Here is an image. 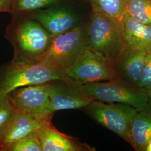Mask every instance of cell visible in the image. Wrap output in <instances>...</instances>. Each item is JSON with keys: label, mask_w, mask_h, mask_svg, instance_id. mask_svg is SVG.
I'll use <instances>...</instances> for the list:
<instances>
[{"label": "cell", "mask_w": 151, "mask_h": 151, "mask_svg": "<svg viewBox=\"0 0 151 151\" xmlns=\"http://www.w3.org/2000/svg\"><path fill=\"white\" fill-rule=\"evenodd\" d=\"M6 30L5 38L12 45L14 54L11 62L38 63L48 48L52 38L42 25L32 17L12 15Z\"/></svg>", "instance_id": "6da1fadb"}, {"label": "cell", "mask_w": 151, "mask_h": 151, "mask_svg": "<svg viewBox=\"0 0 151 151\" xmlns=\"http://www.w3.org/2000/svg\"><path fill=\"white\" fill-rule=\"evenodd\" d=\"M86 32L87 47L111 62L125 48L122 19L109 16L97 7L92 8Z\"/></svg>", "instance_id": "7a4b0ae2"}, {"label": "cell", "mask_w": 151, "mask_h": 151, "mask_svg": "<svg viewBox=\"0 0 151 151\" xmlns=\"http://www.w3.org/2000/svg\"><path fill=\"white\" fill-rule=\"evenodd\" d=\"M69 79L66 71L38 62L13 63L0 67V92L8 94L22 87Z\"/></svg>", "instance_id": "3957f363"}, {"label": "cell", "mask_w": 151, "mask_h": 151, "mask_svg": "<svg viewBox=\"0 0 151 151\" xmlns=\"http://www.w3.org/2000/svg\"><path fill=\"white\" fill-rule=\"evenodd\" d=\"M86 47V27L78 25L52 38L48 48L39 58L38 62L67 72Z\"/></svg>", "instance_id": "277c9868"}, {"label": "cell", "mask_w": 151, "mask_h": 151, "mask_svg": "<svg viewBox=\"0 0 151 151\" xmlns=\"http://www.w3.org/2000/svg\"><path fill=\"white\" fill-rule=\"evenodd\" d=\"M83 86L87 94L95 100L125 104L138 111L146 110L147 107V92L119 78L93 82Z\"/></svg>", "instance_id": "5b68a950"}, {"label": "cell", "mask_w": 151, "mask_h": 151, "mask_svg": "<svg viewBox=\"0 0 151 151\" xmlns=\"http://www.w3.org/2000/svg\"><path fill=\"white\" fill-rule=\"evenodd\" d=\"M84 109L99 124L129 143L130 123L138 111L135 108L125 104H106L93 100Z\"/></svg>", "instance_id": "8992f818"}, {"label": "cell", "mask_w": 151, "mask_h": 151, "mask_svg": "<svg viewBox=\"0 0 151 151\" xmlns=\"http://www.w3.org/2000/svg\"><path fill=\"white\" fill-rule=\"evenodd\" d=\"M69 79L82 85L118 79L113 62L86 47L67 71Z\"/></svg>", "instance_id": "52a82bcc"}, {"label": "cell", "mask_w": 151, "mask_h": 151, "mask_svg": "<svg viewBox=\"0 0 151 151\" xmlns=\"http://www.w3.org/2000/svg\"><path fill=\"white\" fill-rule=\"evenodd\" d=\"M49 82L17 88L8 96L17 110L43 118L54 113L50 100Z\"/></svg>", "instance_id": "ba28073f"}, {"label": "cell", "mask_w": 151, "mask_h": 151, "mask_svg": "<svg viewBox=\"0 0 151 151\" xmlns=\"http://www.w3.org/2000/svg\"><path fill=\"white\" fill-rule=\"evenodd\" d=\"M49 93L53 111L84 109L93 100L77 81L67 79L49 82Z\"/></svg>", "instance_id": "9c48e42d"}, {"label": "cell", "mask_w": 151, "mask_h": 151, "mask_svg": "<svg viewBox=\"0 0 151 151\" xmlns=\"http://www.w3.org/2000/svg\"><path fill=\"white\" fill-rule=\"evenodd\" d=\"M54 113L44 117L36 130L42 151H95V148L57 129L52 123Z\"/></svg>", "instance_id": "30bf717a"}, {"label": "cell", "mask_w": 151, "mask_h": 151, "mask_svg": "<svg viewBox=\"0 0 151 151\" xmlns=\"http://www.w3.org/2000/svg\"><path fill=\"white\" fill-rule=\"evenodd\" d=\"M32 13L31 17L40 23L52 38L67 32L80 25L77 16L65 7H50Z\"/></svg>", "instance_id": "8fae6325"}, {"label": "cell", "mask_w": 151, "mask_h": 151, "mask_svg": "<svg viewBox=\"0 0 151 151\" xmlns=\"http://www.w3.org/2000/svg\"><path fill=\"white\" fill-rule=\"evenodd\" d=\"M147 54L125 47L119 57L113 62L118 78L130 85L138 86Z\"/></svg>", "instance_id": "7c38bea8"}, {"label": "cell", "mask_w": 151, "mask_h": 151, "mask_svg": "<svg viewBox=\"0 0 151 151\" xmlns=\"http://www.w3.org/2000/svg\"><path fill=\"white\" fill-rule=\"evenodd\" d=\"M43 118L16 110L10 122L0 132V151L2 147L21 140L35 132Z\"/></svg>", "instance_id": "4fadbf2b"}, {"label": "cell", "mask_w": 151, "mask_h": 151, "mask_svg": "<svg viewBox=\"0 0 151 151\" xmlns=\"http://www.w3.org/2000/svg\"><path fill=\"white\" fill-rule=\"evenodd\" d=\"M122 22L125 47L151 53V27L136 21L126 11Z\"/></svg>", "instance_id": "5bb4252c"}, {"label": "cell", "mask_w": 151, "mask_h": 151, "mask_svg": "<svg viewBox=\"0 0 151 151\" xmlns=\"http://www.w3.org/2000/svg\"><path fill=\"white\" fill-rule=\"evenodd\" d=\"M129 144L137 151H146L151 138V111H137L132 119L129 133Z\"/></svg>", "instance_id": "9a60e30c"}, {"label": "cell", "mask_w": 151, "mask_h": 151, "mask_svg": "<svg viewBox=\"0 0 151 151\" xmlns=\"http://www.w3.org/2000/svg\"><path fill=\"white\" fill-rule=\"evenodd\" d=\"M60 0H11L10 12L12 15H24L40 9L53 7Z\"/></svg>", "instance_id": "2e32d148"}, {"label": "cell", "mask_w": 151, "mask_h": 151, "mask_svg": "<svg viewBox=\"0 0 151 151\" xmlns=\"http://www.w3.org/2000/svg\"><path fill=\"white\" fill-rule=\"evenodd\" d=\"M126 11L136 21L151 27V0H128Z\"/></svg>", "instance_id": "e0dca14e"}, {"label": "cell", "mask_w": 151, "mask_h": 151, "mask_svg": "<svg viewBox=\"0 0 151 151\" xmlns=\"http://www.w3.org/2000/svg\"><path fill=\"white\" fill-rule=\"evenodd\" d=\"M1 151H42L36 132L21 140L1 148Z\"/></svg>", "instance_id": "ac0fdd59"}, {"label": "cell", "mask_w": 151, "mask_h": 151, "mask_svg": "<svg viewBox=\"0 0 151 151\" xmlns=\"http://www.w3.org/2000/svg\"><path fill=\"white\" fill-rule=\"evenodd\" d=\"M127 2L128 0H98L97 8L109 16L122 19Z\"/></svg>", "instance_id": "d6986e66"}, {"label": "cell", "mask_w": 151, "mask_h": 151, "mask_svg": "<svg viewBox=\"0 0 151 151\" xmlns=\"http://www.w3.org/2000/svg\"><path fill=\"white\" fill-rule=\"evenodd\" d=\"M15 111L8 94L0 92V132L9 124Z\"/></svg>", "instance_id": "ffe728a7"}, {"label": "cell", "mask_w": 151, "mask_h": 151, "mask_svg": "<svg viewBox=\"0 0 151 151\" xmlns=\"http://www.w3.org/2000/svg\"><path fill=\"white\" fill-rule=\"evenodd\" d=\"M138 87L145 91L151 88V53L147 54L140 81Z\"/></svg>", "instance_id": "44dd1931"}, {"label": "cell", "mask_w": 151, "mask_h": 151, "mask_svg": "<svg viewBox=\"0 0 151 151\" xmlns=\"http://www.w3.org/2000/svg\"><path fill=\"white\" fill-rule=\"evenodd\" d=\"M11 0H0V12H10Z\"/></svg>", "instance_id": "7402d4cb"}, {"label": "cell", "mask_w": 151, "mask_h": 151, "mask_svg": "<svg viewBox=\"0 0 151 151\" xmlns=\"http://www.w3.org/2000/svg\"><path fill=\"white\" fill-rule=\"evenodd\" d=\"M147 92L148 95V104L146 109L151 111V88L148 91H147Z\"/></svg>", "instance_id": "603a6c76"}, {"label": "cell", "mask_w": 151, "mask_h": 151, "mask_svg": "<svg viewBox=\"0 0 151 151\" xmlns=\"http://www.w3.org/2000/svg\"><path fill=\"white\" fill-rule=\"evenodd\" d=\"M88 1L92 6V7H97V1L98 0H85Z\"/></svg>", "instance_id": "cb8c5ba5"}, {"label": "cell", "mask_w": 151, "mask_h": 151, "mask_svg": "<svg viewBox=\"0 0 151 151\" xmlns=\"http://www.w3.org/2000/svg\"><path fill=\"white\" fill-rule=\"evenodd\" d=\"M146 151H151V138L147 143V145L146 147Z\"/></svg>", "instance_id": "d4e9b609"}]
</instances>
